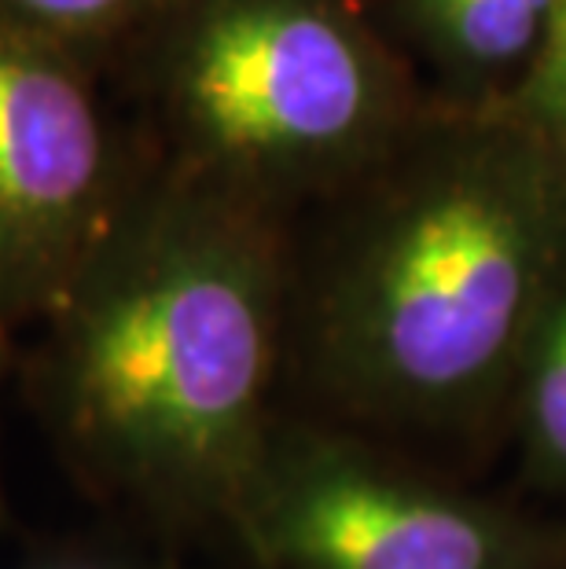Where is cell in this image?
Wrapping results in <instances>:
<instances>
[{"mask_svg": "<svg viewBox=\"0 0 566 569\" xmlns=\"http://www.w3.org/2000/svg\"><path fill=\"white\" fill-rule=\"evenodd\" d=\"M100 74L0 11V323L11 338L59 309L151 162Z\"/></svg>", "mask_w": 566, "mask_h": 569, "instance_id": "obj_5", "label": "cell"}, {"mask_svg": "<svg viewBox=\"0 0 566 569\" xmlns=\"http://www.w3.org/2000/svg\"><path fill=\"white\" fill-rule=\"evenodd\" d=\"M566 264V159L500 107L430 100L408 137L295 228L291 346L335 408L471 427L512 405Z\"/></svg>", "mask_w": 566, "mask_h": 569, "instance_id": "obj_2", "label": "cell"}, {"mask_svg": "<svg viewBox=\"0 0 566 569\" xmlns=\"http://www.w3.org/2000/svg\"><path fill=\"white\" fill-rule=\"evenodd\" d=\"M291 287L295 221L151 159L41 323L33 397L70 470L155 522L232 526L276 427Z\"/></svg>", "mask_w": 566, "mask_h": 569, "instance_id": "obj_1", "label": "cell"}, {"mask_svg": "<svg viewBox=\"0 0 566 569\" xmlns=\"http://www.w3.org/2000/svg\"><path fill=\"white\" fill-rule=\"evenodd\" d=\"M170 4L173 0H0V11L107 70Z\"/></svg>", "mask_w": 566, "mask_h": 569, "instance_id": "obj_8", "label": "cell"}, {"mask_svg": "<svg viewBox=\"0 0 566 569\" xmlns=\"http://www.w3.org/2000/svg\"><path fill=\"white\" fill-rule=\"evenodd\" d=\"M8 357H11V331H8L4 323H0V371H4Z\"/></svg>", "mask_w": 566, "mask_h": 569, "instance_id": "obj_11", "label": "cell"}, {"mask_svg": "<svg viewBox=\"0 0 566 569\" xmlns=\"http://www.w3.org/2000/svg\"><path fill=\"white\" fill-rule=\"evenodd\" d=\"M512 107L526 122H534L545 137L556 143L566 159V4L559 11V22L540 52L534 74L515 92Z\"/></svg>", "mask_w": 566, "mask_h": 569, "instance_id": "obj_9", "label": "cell"}, {"mask_svg": "<svg viewBox=\"0 0 566 569\" xmlns=\"http://www.w3.org/2000/svg\"><path fill=\"white\" fill-rule=\"evenodd\" d=\"M19 569H148V566L118 551L67 548V551H52V555H41V559L22 562Z\"/></svg>", "mask_w": 566, "mask_h": 569, "instance_id": "obj_10", "label": "cell"}, {"mask_svg": "<svg viewBox=\"0 0 566 569\" xmlns=\"http://www.w3.org/2000/svg\"><path fill=\"white\" fill-rule=\"evenodd\" d=\"M115 67L151 159L295 224L430 107L357 0H173Z\"/></svg>", "mask_w": 566, "mask_h": 569, "instance_id": "obj_3", "label": "cell"}, {"mask_svg": "<svg viewBox=\"0 0 566 569\" xmlns=\"http://www.w3.org/2000/svg\"><path fill=\"white\" fill-rule=\"evenodd\" d=\"M508 411L529 478L566 496V264L526 342Z\"/></svg>", "mask_w": 566, "mask_h": 569, "instance_id": "obj_7", "label": "cell"}, {"mask_svg": "<svg viewBox=\"0 0 566 569\" xmlns=\"http://www.w3.org/2000/svg\"><path fill=\"white\" fill-rule=\"evenodd\" d=\"M566 0H387V33L430 74V100L512 103L534 74Z\"/></svg>", "mask_w": 566, "mask_h": 569, "instance_id": "obj_6", "label": "cell"}, {"mask_svg": "<svg viewBox=\"0 0 566 569\" xmlns=\"http://www.w3.org/2000/svg\"><path fill=\"white\" fill-rule=\"evenodd\" d=\"M265 569H563L566 537L346 430L276 422L232 526Z\"/></svg>", "mask_w": 566, "mask_h": 569, "instance_id": "obj_4", "label": "cell"}]
</instances>
